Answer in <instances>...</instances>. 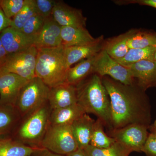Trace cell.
Returning a JSON list of instances; mask_svg holds the SVG:
<instances>
[{"label":"cell","instance_id":"1","mask_svg":"<svg viewBox=\"0 0 156 156\" xmlns=\"http://www.w3.org/2000/svg\"><path fill=\"white\" fill-rule=\"evenodd\" d=\"M110 101L112 130L132 124L149 127L150 105L142 88L126 85L108 77L101 78Z\"/></svg>","mask_w":156,"mask_h":156},{"label":"cell","instance_id":"2","mask_svg":"<svg viewBox=\"0 0 156 156\" xmlns=\"http://www.w3.org/2000/svg\"><path fill=\"white\" fill-rule=\"evenodd\" d=\"M76 87L77 103L85 113L95 115L112 130L110 101L100 76L92 74Z\"/></svg>","mask_w":156,"mask_h":156},{"label":"cell","instance_id":"3","mask_svg":"<svg viewBox=\"0 0 156 156\" xmlns=\"http://www.w3.org/2000/svg\"><path fill=\"white\" fill-rule=\"evenodd\" d=\"M67 70L64 47L38 49L36 76L49 88L66 83Z\"/></svg>","mask_w":156,"mask_h":156},{"label":"cell","instance_id":"4","mask_svg":"<svg viewBox=\"0 0 156 156\" xmlns=\"http://www.w3.org/2000/svg\"><path fill=\"white\" fill-rule=\"evenodd\" d=\"M51 109L48 102L22 118L12 137L24 145L37 148L41 143L49 125Z\"/></svg>","mask_w":156,"mask_h":156},{"label":"cell","instance_id":"5","mask_svg":"<svg viewBox=\"0 0 156 156\" xmlns=\"http://www.w3.org/2000/svg\"><path fill=\"white\" fill-rule=\"evenodd\" d=\"M50 89L38 77L27 81L20 92L15 105L21 119L48 102Z\"/></svg>","mask_w":156,"mask_h":156},{"label":"cell","instance_id":"6","mask_svg":"<svg viewBox=\"0 0 156 156\" xmlns=\"http://www.w3.org/2000/svg\"><path fill=\"white\" fill-rule=\"evenodd\" d=\"M41 148L66 156L79 149L71 125L50 124L42 140Z\"/></svg>","mask_w":156,"mask_h":156},{"label":"cell","instance_id":"7","mask_svg":"<svg viewBox=\"0 0 156 156\" xmlns=\"http://www.w3.org/2000/svg\"><path fill=\"white\" fill-rule=\"evenodd\" d=\"M38 49L35 46L18 52L9 54L5 62L0 67V75L15 74L29 80L36 77Z\"/></svg>","mask_w":156,"mask_h":156},{"label":"cell","instance_id":"8","mask_svg":"<svg viewBox=\"0 0 156 156\" xmlns=\"http://www.w3.org/2000/svg\"><path fill=\"white\" fill-rule=\"evenodd\" d=\"M93 73L102 78L108 76L121 83L126 85L134 84V78L129 69L119 64L102 50L98 54L94 65Z\"/></svg>","mask_w":156,"mask_h":156},{"label":"cell","instance_id":"9","mask_svg":"<svg viewBox=\"0 0 156 156\" xmlns=\"http://www.w3.org/2000/svg\"><path fill=\"white\" fill-rule=\"evenodd\" d=\"M144 125L132 124L110 131V136L131 152H142L148 136L147 128Z\"/></svg>","mask_w":156,"mask_h":156},{"label":"cell","instance_id":"10","mask_svg":"<svg viewBox=\"0 0 156 156\" xmlns=\"http://www.w3.org/2000/svg\"><path fill=\"white\" fill-rule=\"evenodd\" d=\"M28 81L12 73L0 75V105L15 107L20 92Z\"/></svg>","mask_w":156,"mask_h":156},{"label":"cell","instance_id":"11","mask_svg":"<svg viewBox=\"0 0 156 156\" xmlns=\"http://www.w3.org/2000/svg\"><path fill=\"white\" fill-rule=\"evenodd\" d=\"M37 35H29L10 27L0 33V40L9 54L18 53L35 46Z\"/></svg>","mask_w":156,"mask_h":156},{"label":"cell","instance_id":"12","mask_svg":"<svg viewBox=\"0 0 156 156\" xmlns=\"http://www.w3.org/2000/svg\"><path fill=\"white\" fill-rule=\"evenodd\" d=\"M52 16L61 27H86L87 19L81 10L68 5L62 1L56 2Z\"/></svg>","mask_w":156,"mask_h":156},{"label":"cell","instance_id":"13","mask_svg":"<svg viewBox=\"0 0 156 156\" xmlns=\"http://www.w3.org/2000/svg\"><path fill=\"white\" fill-rule=\"evenodd\" d=\"M48 102L51 110L76 104L77 98L76 87L66 83L50 88Z\"/></svg>","mask_w":156,"mask_h":156},{"label":"cell","instance_id":"14","mask_svg":"<svg viewBox=\"0 0 156 156\" xmlns=\"http://www.w3.org/2000/svg\"><path fill=\"white\" fill-rule=\"evenodd\" d=\"M61 32V27L53 16L45 19L41 30L37 35L35 46L37 49L62 47Z\"/></svg>","mask_w":156,"mask_h":156},{"label":"cell","instance_id":"15","mask_svg":"<svg viewBox=\"0 0 156 156\" xmlns=\"http://www.w3.org/2000/svg\"><path fill=\"white\" fill-rule=\"evenodd\" d=\"M103 37L90 44L64 48L66 67L68 69L73 64L92 56H96L102 50Z\"/></svg>","mask_w":156,"mask_h":156},{"label":"cell","instance_id":"16","mask_svg":"<svg viewBox=\"0 0 156 156\" xmlns=\"http://www.w3.org/2000/svg\"><path fill=\"white\" fill-rule=\"evenodd\" d=\"M132 76L137 80V85L144 90L152 87L156 79V63L153 60H141L126 67Z\"/></svg>","mask_w":156,"mask_h":156},{"label":"cell","instance_id":"17","mask_svg":"<svg viewBox=\"0 0 156 156\" xmlns=\"http://www.w3.org/2000/svg\"><path fill=\"white\" fill-rule=\"evenodd\" d=\"M62 46L66 47L90 44L97 41L98 37H93L86 27H61Z\"/></svg>","mask_w":156,"mask_h":156},{"label":"cell","instance_id":"18","mask_svg":"<svg viewBox=\"0 0 156 156\" xmlns=\"http://www.w3.org/2000/svg\"><path fill=\"white\" fill-rule=\"evenodd\" d=\"M95 120L87 113L78 118L71 125L78 147L83 150L90 144Z\"/></svg>","mask_w":156,"mask_h":156},{"label":"cell","instance_id":"19","mask_svg":"<svg viewBox=\"0 0 156 156\" xmlns=\"http://www.w3.org/2000/svg\"><path fill=\"white\" fill-rule=\"evenodd\" d=\"M21 119L15 106L0 105V139L12 137Z\"/></svg>","mask_w":156,"mask_h":156},{"label":"cell","instance_id":"20","mask_svg":"<svg viewBox=\"0 0 156 156\" xmlns=\"http://www.w3.org/2000/svg\"><path fill=\"white\" fill-rule=\"evenodd\" d=\"M97 55L84 59L74 67L69 68L66 72V83L76 87L93 74L94 65Z\"/></svg>","mask_w":156,"mask_h":156},{"label":"cell","instance_id":"21","mask_svg":"<svg viewBox=\"0 0 156 156\" xmlns=\"http://www.w3.org/2000/svg\"><path fill=\"white\" fill-rule=\"evenodd\" d=\"M86 113L77 103L67 107L51 110L49 124L50 125H71L76 119Z\"/></svg>","mask_w":156,"mask_h":156},{"label":"cell","instance_id":"22","mask_svg":"<svg viewBox=\"0 0 156 156\" xmlns=\"http://www.w3.org/2000/svg\"><path fill=\"white\" fill-rule=\"evenodd\" d=\"M130 33L131 30L108 40L103 44L102 50L115 60L123 58L130 49L128 40Z\"/></svg>","mask_w":156,"mask_h":156},{"label":"cell","instance_id":"23","mask_svg":"<svg viewBox=\"0 0 156 156\" xmlns=\"http://www.w3.org/2000/svg\"><path fill=\"white\" fill-rule=\"evenodd\" d=\"M35 149L12 137L0 139V156H30Z\"/></svg>","mask_w":156,"mask_h":156},{"label":"cell","instance_id":"24","mask_svg":"<svg viewBox=\"0 0 156 156\" xmlns=\"http://www.w3.org/2000/svg\"><path fill=\"white\" fill-rule=\"evenodd\" d=\"M128 45L129 49L156 47V33L149 31L131 30Z\"/></svg>","mask_w":156,"mask_h":156},{"label":"cell","instance_id":"25","mask_svg":"<svg viewBox=\"0 0 156 156\" xmlns=\"http://www.w3.org/2000/svg\"><path fill=\"white\" fill-rule=\"evenodd\" d=\"M156 47L145 48L130 49L126 56L121 59L115 60L119 64L125 67L141 60H153Z\"/></svg>","mask_w":156,"mask_h":156},{"label":"cell","instance_id":"26","mask_svg":"<svg viewBox=\"0 0 156 156\" xmlns=\"http://www.w3.org/2000/svg\"><path fill=\"white\" fill-rule=\"evenodd\" d=\"M86 156H128L131 152L119 143L109 147L99 148L89 144L83 150Z\"/></svg>","mask_w":156,"mask_h":156},{"label":"cell","instance_id":"27","mask_svg":"<svg viewBox=\"0 0 156 156\" xmlns=\"http://www.w3.org/2000/svg\"><path fill=\"white\" fill-rule=\"evenodd\" d=\"M103 124L99 119L95 121L90 144L95 147L103 148L109 147L116 142L111 136H108L105 132Z\"/></svg>","mask_w":156,"mask_h":156},{"label":"cell","instance_id":"28","mask_svg":"<svg viewBox=\"0 0 156 156\" xmlns=\"http://www.w3.org/2000/svg\"><path fill=\"white\" fill-rule=\"evenodd\" d=\"M36 14L34 0H26L22 9L12 19L11 27L20 30L25 23Z\"/></svg>","mask_w":156,"mask_h":156},{"label":"cell","instance_id":"29","mask_svg":"<svg viewBox=\"0 0 156 156\" xmlns=\"http://www.w3.org/2000/svg\"><path fill=\"white\" fill-rule=\"evenodd\" d=\"M45 19L38 14L32 16L25 23L20 31L29 35H37L41 30Z\"/></svg>","mask_w":156,"mask_h":156},{"label":"cell","instance_id":"30","mask_svg":"<svg viewBox=\"0 0 156 156\" xmlns=\"http://www.w3.org/2000/svg\"><path fill=\"white\" fill-rule=\"evenodd\" d=\"M26 0H1L0 7L6 17L11 19L21 10Z\"/></svg>","mask_w":156,"mask_h":156},{"label":"cell","instance_id":"31","mask_svg":"<svg viewBox=\"0 0 156 156\" xmlns=\"http://www.w3.org/2000/svg\"><path fill=\"white\" fill-rule=\"evenodd\" d=\"M37 14L46 19L52 17L53 9L57 1L54 0H34Z\"/></svg>","mask_w":156,"mask_h":156},{"label":"cell","instance_id":"32","mask_svg":"<svg viewBox=\"0 0 156 156\" xmlns=\"http://www.w3.org/2000/svg\"><path fill=\"white\" fill-rule=\"evenodd\" d=\"M142 152L147 156H156V134H149Z\"/></svg>","mask_w":156,"mask_h":156},{"label":"cell","instance_id":"33","mask_svg":"<svg viewBox=\"0 0 156 156\" xmlns=\"http://www.w3.org/2000/svg\"><path fill=\"white\" fill-rule=\"evenodd\" d=\"M12 19L6 17L0 7V33L4 30L11 27Z\"/></svg>","mask_w":156,"mask_h":156},{"label":"cell","instance_id":"34","mask_svg":"<svg viewBox=\"0 0 156 156\" xmlns=\"http://www.w3.org/2000/svg\"><path fill=\"white\" fill-rule=\"evenodd\" d=\"M30 156H66L54 153L44 148H36Z\"/></svg>","mask_w":156,"mask_h":156},{"label":"cell","instance_id":"35","mask_svg":"<svg viewBox=\"0 0 156 156\" xmlns=\"http://www.w3.org/2000/svg\"><path fill=\"white\" fill-rule=\"evenodd\" d=\"M122 2L128 4H137L141 5L150 6L156 9V0H131Z\"/></svg>","mask_w":156,"mask_h":156},{"label":"cell","instance_id":"36","mask_svg":"<svg viewBox=\"0 0 156 156\" xmlns=\"http://www.w3.org/2000/svg\"><path fill=\"white\" fill-rule=\"evenodd\" d=\"M9 55V53H7V51L5 50L0 40V67L5 62Z\"/></svg>","mask_w":156,"mask_h":156},{"label":"cell","instance_id":"37","mask_svg":"<svg viewBox=\"0 0 156 156\" xmlns=\"http://www.w3.org/2000/svg\"><path fill=\"white\" fill-rule=\"evenodd\" d=\"M66 156H86V155L83 150L78 149L77 150Z\"/></svg>","mask_w":156,"mask_h":156},{"label":"cell","instance_id":"38","mask_svg":"<svg viewBox=\"0 0 156 156\" xmlns=\"http://www.w3.org/2000/svg\"><path fill=\"white\" fill-rule=\"evenodd\" d=\"M153 61L154 62L156 63V50L155 51V53H154V56H153Z\"/></svg>","mask_w":156,"mask_h":156},{"label":"cell","instance_id":"39","mask_svg":"<svg viewBox=\"0 0 156 156\" xmlns=\"http://www.w3.org/2000/svg\"><path fill=\"white\" fill-rule=\"evenodd\" d=\"M156 79L154 81V82L153 83L152 85V87H156Z\"/></svg>","mask_w":156,"mask_h":156},{"label":"cell","instance_id":"40","mask_svg":"<svg viewBox=\"0 0 156 156\" xmlns=\"http://www.w3.org/2000/svg\"><path fill=\"white\" fill-rule=\"evenodd\" d=\"M154 126H155V130L153 132H156V121L155 122L154 124Z\"/></svg>","mask_w":156,"mask_h":156},{"label":"cell","instance_id":"41","mask_svg":"<svg viewBox=\"0 0 156 156\" xmlns=\"http://www.w3.org/2000/svg\"><path fill=\"white\" fill-rule=\"evenodd\" d=\"M153 133H154V134H156V132H153Z\"/></svg>","mask_w":156,"mask_h":156},{"label":"cell","instance_id":"42","mask_svg":"<svg viewBox=\"0 0 156 156\" xmlns=\"http://www.w3.org/2000/svg\"><path fill=\"white\" fill-rule=\"evenodd\" d=\"M0 1H1V0H0Z\"/></svg>","mask_w":156,"mask_h":156}]
</instances>
